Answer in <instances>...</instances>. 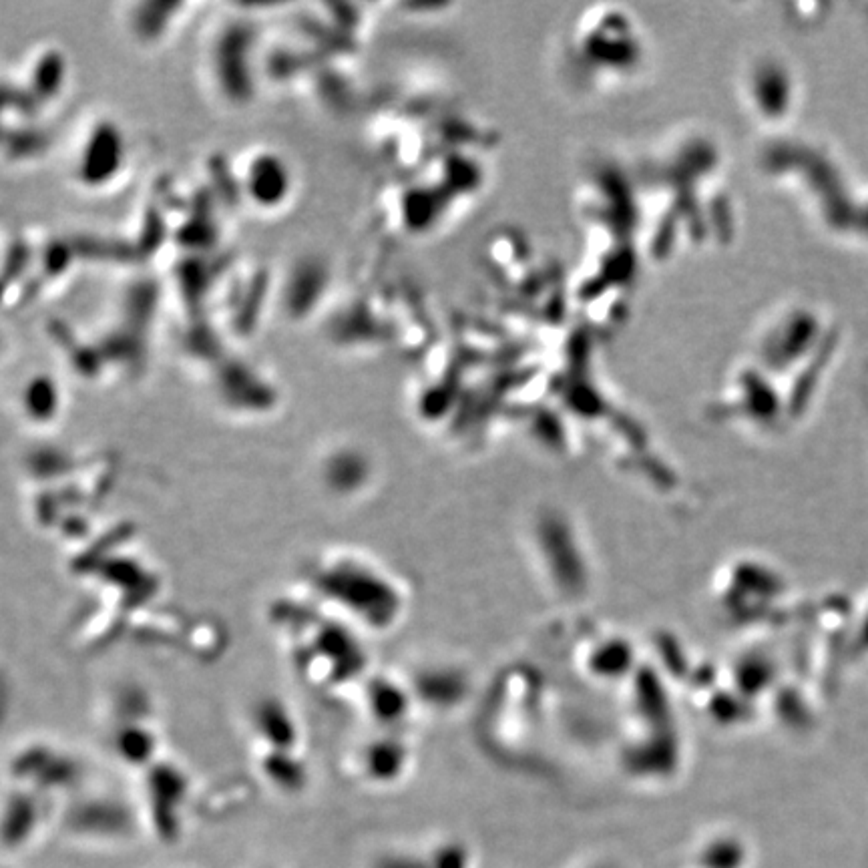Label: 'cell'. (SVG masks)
Segmentation results:
<instances>
[{
    "instance_id": "4",
    "label": "cell",
    "mask_w": 868,
    "mask_h": 868,
    "mask_svg": "<svg viewBox=\"0 0 868 868\" xmlns=\"http://www.w3.org/2000/svg\"><path fill=\"white\" fill-rule=\"evenodd\" d=\"M244 185L248 197L260 207L282 205L292 189V173L286 161L270 151L256 153L246 169Z\"/></svg>"
},
{
    "instance_id": "5",
    "label": "cell",
    "mask_w": 868,
    "mask_h": 868,
    "mask_svg": "<svg viewBox=\"0 0 868 868\" xmlns=\"http://www.w3.org/2000/svg\"><path fill=\"white\" fill-rule=\"evenodd\" d=\"M59 388L57 382L47 374L33 376L23 390V408L27 416L35 422H49L59 410Z\"/></svg>"
},
{
    "instance_id": "6",
    "label": "cell",
    "mask_w": 868,
    "mask_h": 868,
    "mask_svg": "<svg viewBox=\"0 0 868 868\" xmlns=\"http://www.w3.org/2000/svg\"><path fill=\"white\" fill-rule=\"evenodd\" d=\"M31 87H33V99H53L61 87H63V57L57 49H45L41 55H37L35 63H31Z\"/></svg>"
},
{
    "instance_id": "2",
    "label": "cell",
    "mask_w": 868,
    "mask_h": 868,
    "mask_svg": "<svg viewBox=\"0 0 868 868\" xmlns=\"http://www.w3.org/2000/svg\"><path fill=\"white\" fill-rule=\"evenodd\" d=\"M123 159V133L113 121L99 119L79 147V155L75 161V179L87 187H101L119 173Z\"/></svg>"
},
{
    "instance_id": "7",
    "label": "cell",
    "mask_w": 868,
    "mask_h": 868,
    "mask_svg": "<svg viewBox=\"0 0 868 868\" xmlns=\"http://www.w3.org/2000/svg\"><path fill=\"white\" fill-rule=\"evenodd\" d=\"M169 5L163 3H153V5H137L135 13L131 15L133 19V31L141 41H155L163 35L167 23H169V15H163V11H167Z\"/></svg>"
},
{
    "instance_id": "3",
    "label": "cell",
    "mask_w": 868,
    "mask_h": 868,
    "mask_svg": "<svg viewBox=\"0 0 868 868\" xmlns=\"http://www.w3.org/2000/svg\"><path fill=\"white\" fill-rule=\"evenodd\" d=\"M250 47L252 29L244 23L228 25L215 41V75L217 83L232 95L236 103H244L252 95L250 81Z\"/></svg>"
},
{
    "instance_id": "1",
    "label": "cell",
    "mask_w": 868,
    "mask_h": 868,
    "mask_svg": "<svg viewBox=\"0 0 868 868\" xmlns=\"http://www.w3.org/2000/svg\"><path fill=\"white\" fill-rule=\"evenodd\" d=\"M320 591L338 603L342 609H350L364 623H374L370 609L376 605L370 601V593H384V581L378 573L358 559H328L316 573Z\"/></svg>"
}]
</instances>
